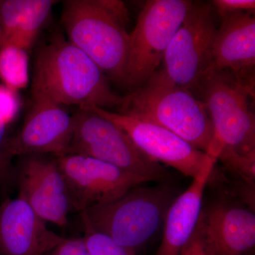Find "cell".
Returning a JSON list of instances; mask_svg holds the SVG:
<instances>
[{
	"instance_id": "obj_15",
	"label": "cell",
	"mask_w": 255,
	"mask_h": 255,
	"mask_svg": "<svg viewBox=\"0 0 255 255\" xmlns=\"http://www.w3.org/2000/svg\"><path fill=\"white\" fill-rule=\"evenodd\" d=\"M213 49V66L255 84V18L241 11L224 15Z\"/></svg>"
},
{
	"instance_id": "obj_8",
	"label": "cell",
	"mask_w": 255,
	"mask_h": 255,
	"mask_svg": "<svg viewBox=\"0 0 255 255\" xmlns=\"http://www.w3.org/2000/svg\"><path fill=\"white\" fill-rule=\"evenodd\" d=\"M216 14L211 3H193L164 53L159 71L164 78L191 92L196 90L213 66Z\"/></svg>"
},
{
	"instance_id": "obj_23",
	"label": "cell",
	"mask_w": 255,
	"mask_h": 255,
	"mask_svg": "<svg viewBox=\"0 0 255 255\" xmlns=\"http://www.w3.org/2000/svg\"><path fill=\"white\" fill-rule=\"evenodd\" d=\"M49 255H91L83 238L64 240Z\"/></svg>"
},
{
	"instance_id": "obj_24",
	"label": "cell",
	"mask_w": 255,
	"mask_h": 255,
	"mask_svg": "<svg viewBox=\"0 0 255 255\" xmlns=\"http://www.w3.org/2000/svg\"><path fill=\"white\" fill-rule=\"evenodd\" d=\"M181 255H209L199 232L195 230L190 241L184 247Z\"/></svg>"
},
{
	"instance_id": "obj_9",
	"label": "cell",
	"mask_w": 255,
	"mask_h": 255,
	"mask_svg": "<svg viewBox=\"0 0 255 255\" xmlns=\"http://www.w3.org/2000/svg\"><path fill=\"white\" fill-rule=\"evenodd\" d=\"M68 187L73 210L110 202L128 191L149 182L107 162L88 156L68 154L57 157Z\"/></svg>"
},
{
	"instance_id": "obj_22",
	"label": "cell",
	"mask_w": 255,
	"mask_h": 255,
	"mask_svg": "<svg viewBox=\"0 0 255 255\" xmlns=\"http://www.w3.org/2000/svg\"><path fill=\"white\" fill-rule=\"evenodd\" d=\"M211 4L221 17L224 15L241 11L255 13V0H214Z\"/></svg>"
},
{
	"instance_id": "obj_20",
	"label": "cell",
	"mask_w": 255,
	"mask_h": 255,
	"mask_svg": "<svg viewBox=\"0 0 255 255\" xmlns=\"http://www.w3.org/2000/svg\"><path fill=\"white\" fill-rule=\"evenodd\" d=\"M6 124L0 122V189L8 194L16 185V169L11 163V157L8 150L6 139Z\"/></svg>"
},
{
	"instance_id": "obj_21",
	"label": "cell",
	"mask_w": 255,
	"mask_h": 255,
	"mask_svg": "<svg viewBox=\"0 0 255 255\" xmlns=\"http://www.w3.org/2000/svg\"><path fill=\"white\" fill-rule=\"evenodd\" d=\"M19 110L17 92L0 85V122L7 125L14 120Z\"/></svg>"
},
{
	"instance_id": "obj_11",
	"label": "cell",
	"mask_w": 255,
	"mask_h": 255,
	"mask_svg": "<svg viewBox=\"0 0 255 255\" xmlns=\"http://www.w3.org/2000/svg\"><path fill=\"white\" fill-rule=\"evenodd\" d=\"M16 169L18 196L45 222L65 226L73 210L68 187L57 159L24 156Z\"/></svg>"
},
{
	"instance_id": "obj_10",
	"label": "cell",
	"mask_w": 255,
	"mask_h": 255,
	"mask_svg": "<svg viewBox=\"0 0 255 255\" xmlns=\"http://www.w3.org/2000/svg\"><path fill=\"white\" fill-rule=\"evenodd\" d=\"M115 124L130 137L144 155L157 163L177 169L185 177L195 178L214 156L198 150L182 137L150 122L119 112L90 106L82 107Z\"/></svg>"
},
{
	"instance_id": "obj_25",
	"label": "cell",
	"mask_w": 255,
	"mask_h": 255,
	"mask_svg": "<svg viewBox=\"0 0 255 255\" xmlns=\"http://www.w3.org/2000/svg\"><path fill=\"white\" fill-rule=\"evenodd\" d=\"M1 26H0V44H1Z\"/></svg>"
},
{
	"instance_id": "obj_5",
	"label": "cell",
	"mask_w": 255,
	"mask_h": 255,
	"mask_svg": "<svg viewBox=\"0 0 255 255\" xmlns=\"http://www.w3.org/2000/svg\"><path fill=\"white\" fill-rule=\"evenodd\" d=\"M195 90L200 92L214 128V140L206 153L218 158L226 149L255 157V117L251 106L255 84L212 67Z\"/></svg>"
},
{
	"instance_id": "obj_3",
	"label": "cell",
	"mask_w": 255,
	"mask_h": 255,
	"mask_svg": "<svg viewBox=\"0 0 255 255\" xmlns=\"http://www.w3.org/2000/svg\"><path fill=\"white\" fill-rule=\"evenodd\" d=\"M119 113L167 129L206 153L214 140V128L204 104L159 72L123 97Z\"/></svg>"
},
{
	"instance_id": "obj_14",
	"label": "cell",
	"mask_w": 255,
	"mask_h": 255,
	"mask_svg": "<svg viewBox=\"0 0 255 255\" xmlns=\"http://www.w3.org/2000/svg\"><path fill=\"white\" fill-rule=\"evenodd\" d=\"M17 196L0 205V255H49L65 238Z\"/></svg>"
},
{
	"instance_id": "obj_13",
	"label": "cell",
	"mask_w": 255,
	"mask_h": 255,
	"mask_svg": "<svg viewBox=\"0 0 255 255\" xmlns=\"http://www.w3.org/2000/svg\"><path fill=\"white\" fill-rule=\"evenodd\" d=\"M196 231L209 255H247L255 246V214L230 200L203 207Z\"/></svg>"
},
{
	"instance_id": "obj_17",
	"label": "cell",
	"mask_w": 255,
	"mask_h": 255,
	"mask_svg": "<svg viewBox=\"0 0 255 255\" xmlns=\"http://www.w3.org/2000/svg\"><path fill=\"white\" fill-rule=\"evenodd\" d=\"M54 2L52 0H30L16 31L2 44L9 43L26 50L31 48L49 16Z\"/></svg>"
},
{
	"instance_id": "obj_12",
	"label": "cell",
	"mask_w": 255,
	"mask_h": 255,
	"mask_svg": "<svg viewBox=\"0 0 255 255\" xmlns=\"http://www.w3.org/2000/svg\"><path fill=\"white\" fill-rule=\"evenodd\" d=\"M75 122L63 106L48 101L32 100L21 130L8 139L10 155L53 154L68 155L73 139Z\"/></svg>"
},
{
	"instance_id": "obj_16",
	"label": "cell",
	"mask_w": 255,
	"mask_h": 255,
	"mask_svg": "<svg viewBox=\"0 0 255 255\" xmlns=\"http://www.w3.org/2000/svg\"><path fill=\"white\" fill-rule=\"evenodd\" d=\"M217 162L216 157H211L187 190L179 194L169 207L157 255L182 254L195 231L203 209L204 190Z\"/></svg>"
},
{
	"instance_id": "obj_2",
	"label": "cell",
	"mask_w": 255,
	"mask_h": 255,
	"mask_svg": "<svg viewBox=\"0 0 255 255\" xmlns=\"http://www.w3.org/2000/svg\"><path fill=\"white\" fill-rule=\"evenodd\" d=\"M128 11L119 0H68L61 15L68 41L117 83L127 85Z\"/></svg>"
},
{
	"instance_id": "obj_1",
	"label": "cell",
	"mask_w": 255,
	"mask_h": 255,
	"mask_svg": "<svg viewBox=\"0 0 255 255\" xmlns=\"http://www.w3.org/2000/svg\"><path fill=\"white\" fill-rule=\"evenodd\" d=\"M32 100L79 108L107 110L122 105L102 70L68 40L58 36L41 48L33 67Z\"/></svg>"
},
{
	"instance_id": "obj_7",
	"label": "cell",
	"mask_w": 255,
	"mask_h": 255,
	"mask_svg": "<svg viewBox=\"0 0 255 255\" xmlns=\"http://www.w3.org/2000/svg\"><path fill=\"white\" fill-rule=\"evenodd\" d=\"M187 0H149L129 33L127 85L140 87L155 73L192 6Z\"/></svg>"
},
{
	"instance_id": "obj_19",
	"label": "cell",
	"mask_w": 255,
	"mask_h": 255,
	"mask_svg": "<svg viewBox=\"0 0 255 255\" xmlns=\"http://www.w3.org/2000/svg\"><path fill=\"white\" fill-rule=\"evenodd\" d=\"M85 241L91 255H135V251L117 244L110 238L96 232L90 226L83 224Z\"/></svg>"
},
{
	"instance_id": "obj_4",
	"label": "cell",
	"mask_w": 255,
	"mask_h": 255,
	"mask_svg": "<svg viewBox=\"0 0 255 255\" xmlns=\"http://www.w3.org/2000/svg\"><path fill=\"white\" fill-rule=\"evenodd\" d=\"M144 184L115 200L84 210L80 213L83 224L117 244L136 251L159 232L169 207L179 196L169 182Z\"/></svg>"
},
{
	"instance_id": "obj_18",
	"label": "cell",
	"mask_w": 255,
	"mask_h": 255,
	"mask_svg": "<svg viewBox=\"0 0 255 255\" xmlns=\"http://www.w3.org/2000/svg\"><path fill=\"white\" fill-rule=\"evenodd\" d=\"M0 80L17 92L29 82L27 50L13 44L0 45Z\"/></svg>"
},
{
	"instance_id": "obj_6",
	"label": "cell",
	"mask_w": 255,
	"mask_h": 255,
	"mask_svg": "<svg viewBox=\"0 0 255 255\" xmlns=\"http://www.w3.org/2000/svg\"><path fill=\"white\" fill-rule=\"evenodd\" d=\"M73 117L75 128L68 154L93 157L149 182H169L168 171L144 155L115 124L86 109H79Z\"/></svg>"
}]
</instances>
